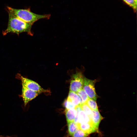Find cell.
<instances>
[{
	"label": "cell",
	"instance_id": "obj_21",
	"mask_svg": "<svg viewBox=\"0 0 137 137\" xmlns=\"http://www.w3.org/2000/svg\"></svg>",
	"mask_w": 137,
	"mask_h": 137
},
{
	"label": "cell",
	"instance_id": "obj_16",
	"mask_svg": "<svg viewBox=\"0 0 137 137\" xmlns=\"http://www.w3.org/2000/svg\"><path fill=\"white\" fill-rule=\"evenodd\" d=\"M80 106L82 110L89 118L91 114L92 110L86 104H81Z\"/></svg>",
	"mask_w": 137,
	"mask_h": 137
},
{
	"label": "cell",
	"instance_id": "obj_14",
	"mask_svg": "<svg viewBox=\"0 0 137 137\" xmlns=\"http://www.w3.org/2000/svg\"><path fill=\"white\" fill-rule=\"evenodd\" d=\"M86 104L92 110H98L97 103L95 100L89 98Z\"/></svg>",
	"mask_w": 137,
	"mask_h": 137
},
{
	"label": "cell",
	"instance_id": "obj_6",
	"mask_svg": "<svg viewBox=\"0 0 137 137\" xmlns=\"http://www.w3.org/2000/svg\"><path fill=\"white\" fill-rule=\"evenodd\" d=\"M40 93L22 87L21 96L25 106L30 101L36 97Z\"/></svg>",
	"mask_w": 137,
	"mask_h": 137
},
{
	"label": "cell",
	"instance_id": "obj_7",
	"mask_svg": "<svg viewBox=\"0 0 137 137\" xmlns=\"http://www.w3.org/2000/svg\"><path fill=\"white\" fill-rule=\"evenodd\" d=\"M77 110L76 116L74 122L77 124L83 123H91L89 116L82 110L80 106L75 108Z\"/></svg>",
	"mask_w": 137,
	"mask_h": 137
},
{
	"label": "cell",
	"instance_id": "obj_11",
	"mask_svg": "<svg viewBox=\"0 0 137 137\" xmlns=\"http://www.w3.org/2000/svg\"><path fill=\"white\" fill-rule=\"evenodd\" d=\"M77 113V110L75 108L66 109L65 114L67 123L74 121Z\"/></svg>",
	"mask_w": 137,
	"mask_h": 137
},
{
	"label": "cell",
	"instance_id": "obj_18",
	"mask_svg": "<svg viewBox=\"0 0 137 137\" xmlns=\"http://www.w3.org/2000/svg\"><path fill=\"white\" fill-rule=\"evenodd\" d=\"M63 105L66 109H74L76 107L67 98L64 101Z\"/></svg>",
	"mask_w": 137,
	"mask_h": 137
},
{
	"label": "cell",
	"instance_id": "obj_19",
	"mask_svg": "<svg viewBox=\"0 0 137 137\" xmlns=\"http://www.w3.org/2000/svg\"><path fill=\"white\" fill-rule=\"evenodd\" d=\"M0 137H15V136H5L2 135H0Z\"/></svg>",
	"mask_w": 137,
	"mask_h": 137
},
{
	"label": "cell",
	"instance_id": "obj_12",
	"mask_svg": "<svg viewBox=\"0 0 137 137\" xmlns=\"http://www.w3.org/2000/svg\"><path fill=\"white\" fill-rule=\"evenodd\" d=\"M76 93L78 95L80 99L81 105L86 104L89 98L83 89H82L79 90Z\"/></svg>",
	"mask_w": 137,
	"mask_h": 137
},
{
	"label": "cell",
	"instance_id": "obj_4",
	"mask_svg": "<svg viewBox=\"0 0 137 137\" xmlns=\"http://www.w3.org/2000/svg\"><path fill=\"white\" fill-rule=\"evenodd\" d=\"M96 82V80H91L84 77L82 89L89 98L96 101L98 96L95 88V84Z\"/></svg>",
	"mask_w": 137,
	"mask_h": 137
},
{
	"label": "cell",
	"instance_id": "obj_13",
	"mask_svg": "<svg viewBox=\"0 0 137 137\" xmlns=\"http://www.w3.org/2000/svg\"><path fill=\"white\" fill-rule=\"evenodd\" d=\"M68 131L70 135L72 136L78 129L77 125L74 122L67 123Z\"/></svg>",
	"mask_w": 137,
	"mask_h": 137
},
{
	"label": "cell",
	"instance_id": "obj_2",
	"mask_svg": "<svg viewBox=\"0 0 137 137\" xmlns=\"http://www.w3.org/2000/svg\"><path fill=\"white\" fill-rule=\"evenodd\" d=\"M8 13L27 23L33 24L37 21L41 19H48L50 14H39L31 12L30 8L27 9H17L7 6Z\"/></svg>",
	"mask_w": 137,
	"mask_h": 137
},
{
	"label": "cell",
	"instance_id": "obj_1",
	"mask_svg": "<svg viewBox=\"0 0 137 137\" xmlns=\"http://www.w3.org/2000/svg\"><path fill=\"white\" fill-rule=\"evenodd\" d=\"M8 13L9 18L7 26V28L2 31L3 36L10 33H14L19 36L21 33L24 32L30 36L33 35L31 31L32 25L25 22L11 13Z\"/></svg>",
	"mask_w": 137,
	"mask_h": 137
},
{
	"label": "cell",
	"instance_id": "obj_20",
	"mask_svg": "<svg viewBox=\"0 0 137 137\" xmlns=\"http://www.w3.org/2000/svg\"><path fill=\"white\" fill-rule=\"evenodd\" d=\"M136 0L137 1V0Z\"/></svg>",
	"mask_w": 137,
	"mask_h": 137
},
{
	"label": "cell",
	"instance_id": "obj_15",
	"mask_svg": "<svg viewBox=\"0 0 137 137\" xmlns=\"http://www.w3.org/2000/svg\"><path fill=\"white\" fill-rule=\"evenodd\" d=\"M125 3L132 8L135 12L136 11L137 1L136 0H122Z\"/></svg>",
	"mask_w": 137,
	"mask_h": 137
},
{
	"label": "cell",
	"instance_id": "obj_8",
	"mask_svg": "<svg viewBox=\"0 0 137 137\" xmlns=\"http://www.w3.org/2000/svg\"><path fill=\"white\" fill-rule=\"evenodd\" d=\"M89 118L92 124L98 131L99 125L103 119L98 110H92Z\"/></svg>",
	"mask_w": 137,
	"mask_h": 137
},
{
	"label": "cell",
	"instance_id": "obj_17",
	"mask_svg": "<svg viewBox=\"0 0 137 137\" xmlns=\"http://www.w3.org/2000/svg\"><path fill=\"white\" fill-rule=\"evenodd\" d=\"M89 134L78 129L72 135V137H86Z\"/></svg>",
	"mask_w": 137,
	"mask_h": 137
},
{
	"label": "cell",
	"instance_id": "obj_3",
	"mask_svg": "<svg viewBox=\"0 0 137 137\" xmlns=\"http://www.w3.org/2000/svg\"><path fill=\"white\" fill-rule=\"evenodd\" d=\"M84 78L80 72H76L72 76L71 81L70 91L76 93L83 88Z\"/></svg>",
	"mask_w": 137,
	"mask_h": 137
},
{
	"label": "cell",
	"instance_id": "obj_10",
	"mask_svg": "<svg viewBox=\"0 0 137 137\" xmlns=\"http://www.w3.org/2000/svg\"><path fill=\"white\" fill-rule=\"evenodd\" d=\"M75 105L76 107L81 105L80 99L77 94L74 92L70 91L67 98Z\"/></svg>",
	"mask_w": 137,
	"mask_h": 137
},
{
	"label": "cell",
	"instance_id": "obj_5",
	"mask_svg": "<svg viewBox=\"0 0 137 137\" xmlns=\"http://www.w3.org/2000/svg\"><path fill=\"white\" fill-rule=\"evenodd\" d=\"M20 78L22 87L40 93L47 91V90L43 89L37 83L33 81L22 76H21Z\"/></svg>",
	"mask_w": 137,
	"mask_h": 137
},
{
	"label": "cell",
	"instance_id": "obj_9",
	"mask_svg": "<svg viewBox=\"0 0 137 137\" xmlns=\"http://www.w3.org/2000/svg\"><path fill=\"white\" fill-rule=\"evenodd\" d=\"M78 129L89 134L98 131L90 123H85L77 124Z\"/></svg>",
	"mask_w": 137,
	"mask_h": 137
}]
</instances>
